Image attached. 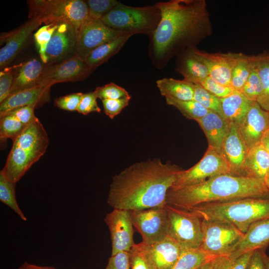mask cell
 Here are the masks:
<instances>
[{"instance_id":"ba28073f","label":"cell","mask_w":269,"mask_h":269,"mask_svg":"<svg viewBox=\"0 0 269 269\" xmlns=\"http://www.w3.org/2000/svg\"><path fill=\"white\" fill-rule=\"evenodd\" d=\"M221 174L233 175L231 167L221 151L208 146L202 158L196 164L177 172L171 187L181 188L197 184Z\"/></svg>"},{"instance_id":"b9f144b4","label":"cell","mask_w":269,"mask_h":269,"mask_svg":"<svg viewBox=\"0 0 269 269\" xmlns=\"http://www.w3.org/2000/svg\"><path fill=\"white\" fill-rule=\"evenodd\" d=\"M199 85L219 98L227 97L235 90L232 86L220 84L209 76Z\"/></svg>"},{"instance_id":"1f68e13d","label":"cell","mask_w":269,"mask_h":269,"mask_svg":"<svg viewBox=\"0 0 269 269\" xmlns=\"http://www.w3.org/2000/svg\"><path fill=\"white\" fill-rule=\"evenodd\" d=\"M166 103L177 109L185 118L195 121L205 116L210 111L196 101L180 100L165 97Z\"/></svg>"},{"instance_id":"e0dca14e","label":"cell","mask_w":269,"mask_h":269,"mask_svg":"<svg viewBox=\"0 0 269 269\" xmlns=\"http://www.w3.org/2000/svg\"><path fill=\"white\" fill-rule=\"evenodd\" d=\"M42 23L39 20L29 19L17 29L5 34H1L2 36H0V43H5L4 45L0 49L1 70L13 61L24 46L32 32Z\"/></svg>"},{"instance_id":"f6af8a7d","label":"cell","mask_w":269,"mask_h":269,"mask_svg":"<svg viewBox=\"0 0 269 269\" xmlns=\"http://www.w3.org/2000/svg\"><path fill=\"white\" fill-rule=\"evenodd\" d=\"M131 99H106L102 100L105 114L113 119L127 107Z\"/></svg>"},{"instance_id":"7402d4cb","label":"cell","mask_w":269,"mask_h":269,"mask_svg":"<svg viewBox=\"0 0 269 269\" xmlns=\"http://www.w3.org/2000/svg\"><path fill=\"white\" fill-rule=\"evenodd\" d=\"M269 245V219L251 225L228 256L236 258L248 252L266 249Z\"/></svg>"},{"instance_id":"d6986e66","label":"cell","mask_w":269,"mask_h":269,"mask_svg":"<svg viewBox=\"0 0 269 269\" xmlns=\"http://www.w3.org/2000/svg\"><path fill=\"white\" fill-rule=\"evenodd\" d=\"M194 51L207 66L210 77L220 84L232 86V72L240 53H208L196 47L194 48Z\"/></svg>"},{"instance_id":"ffe728a7","label":"cell","mask_w":269,"mask_h":269,"mask_svg":"<svg viewBox=\"0 0 269 269\" xmlns=\"http://www.w3.org/2000/svg\"><path fill=\"white\" fill-rule=\"evenodd\" d=\"M249 148L237 125L231 123L229 131L222 143L221 151L229 163L233 175L245 176L243 165Z\"/></svg>"},{"instance_id":"681fc988","label":"cell","mask_w":269,"mask_h":269,"mask_svg":"<svg viewBox=\"0 0 269 269\" xmlns=\"http://www.w3.org/2000/svg\"><path fill=\"white\" fill-rule=\"evenodd\" d=\"M129 253L131 269H150L143 258L138 244H134Z\"/></svg>"},{"instance_id":"e575fe53","label":"cell","mask_w":269,"mask_h":269,"mask_svg":"<svg viewBox=\"0 0 269 269\" xmlns=\"http://www.w3.org/2000/svg\"><path fill=\"white\" fill-rule=\"evenodd\" d=\"M253 253L248 252L236 258L217 256L210 263L213 269H247Z\"/></svg>"},{"instance_id":"4316f807","label":"cell","mask_w":269,"mask_h":269,"mask_svg":"<svg viewBox=\"0 0 269 269\" xmlns=\"http://www.w3.org/2000/svg\"><path fill=\"white\" fill-rule=\"evenodd\" d=\"M223 116L237 125L247 113L253 101L241 91L235 90L229 95L220 98Z\"/></svg>"},{"instance_id":"44dd1931","label":"cell","mask_w":269,"mask_h":269,"mask_svg":"<svg viewBox=\"0 0 269 269\" xmlns=\"http://www.w3.org/2000/svg\"><path fill=\"white\" fill-rule=\"evenodd\" d=\"M50 88L37 85L10 95L0 104V117L22 107L32 106L36 108L42 106L50 101Z\"/></svg>"},{"instance_id":"6f0895ef","label":"cell","mask_w":269,"mask_h":269,"mask_svg":"<svg viewBox=\"0 0 269 269\" xmlns=\"http://www.w3.org/2000/svg\"><path fill=\"white\" fill-rule=\"evenodd\" d=\"M25 269V267H24V264H23L21 267H20L18 269Z\"/></svg>"},{"instance_id":"7c38bea8","label":"cell","mask_w":269,"mask_h":269,"mask_svg":"<svg viewBox=\"0 0 269 269\" xmlns=\"http://www.w3.org/2000/svg\"><path fill=\"white\" fill-rule=\"evenodd\" d=\"M94 70L76 54L60 62L45 64L38 85L51 87L58 83L83 81Z\"/></svg>"},{"instance_id":"277c9868","label":"cell","mask_w":269,"mask_h":269,"mask_svg":"<svg viewBox=\"0 0 269 269\" xmlns=\"http://www.w3.org/2000/svg\"><path fill=\"white\" fill-rule=\"evenodd\" d=\"M187 210L201 220H218L231 224L245 234L254 223L269 219V194L202 203Z\"/></svg>"},{"instance_id":"484cf974","label":"cell","mask_w":269,"mask_h":269,"mask_svg":"<svg viewBox=\"0 0 269 269\" xmlns=\"http://www.w3.org/2000/svg\"><path fill=\"white\" fill-rule=\"evenodd\" d=\"M269 169V153L261 141L250 147L243 165L244 175L265 181Z\"/></svg>"},{"instance_id":"8d00e7d4","label":"cell","mask_w":269,"mask_h":269,"mask_svg":"<svg viewBox=\"0 0 269 269\" xmlns=\"http://www.w3.org/2000/svg\"><path fill=\"white\" fill-rule=\"evenodd\" d=\"M27 126L23 125L10 115H5L0 119V139L6 141L11 138L12 141L23 131Z\"/></svg>"},{"instance_id":"3957f363","label":"cell","mask_w":269,"mask_h":269,"mask_svg":"<svg viewBox=\"0 0 269 269\" xmlns=\"http://www.w3.org/2000/svg\"><path fill=\"white\" fill-rule=\"evenodd\" d=\"M269 194L265 181L247 176L221 174L200 183L181 188L170 187L166 203L188 209L194 206Z\"/></svg>"},{"instance_id":"83f0119b","label":"cell","mask_w":269,"mask_h":269,"mask_svg":"<svg viewBox=\"0 0 269 269\" xmlns=\"http://www.w3.org/2000/svg\"><path fill=\"white\" fill-rule=\"evenodd\" d=\"M132 35L122 34L117 38L104 43L93 50L84 58L85 62L95 70L118 53Z\"/></svg>"},{"instance_id":"f546056e","label":"cell","mask_w":269,"mask_h":269,"mask_svg":"<svg viewBox=\"0 0 269 269\" xmlns=\"http://www.w3.org/2000/svg\"><path fill=\"white\" fill-rule=\"evenodd\" d=\"M216 257L200 248H183L180 257L171 269H198Z\"/></svg>"},{"instance_id":"d6a6232c","label":"cell","mask_w":269,"mask_h":269,"mask_svg":"<svg viewBox=\"0 0 269 269\" xmlns=\"http://www.w3.org/2000/svg\"><path fill=\"white\" fill-rule=\"evenodd\" d=\"M15 184L0 171V201L11 208L22 220L26 221L27 218L20 209L16 199Z\"/></svg>"},{"instance_id":"7dc6e473","label":"cell","mask_w":269,"mask_h":269,"mask_svg":"<svg viewBox=\"0 0 269 269\" xmlns=\"http://www.w3.org/2000/svg\"><path fill=\"white\" fill-rule=\"evenodd\" d=\"M35 108L34 106H32L22 107L13 110L4 115H10L23 125L27 126L37 119L34 114V109Z\"/></svg>"},{"instance_id":"9c48e42d","label":"cell","mask_w":269,"mask_h":269,"mask_svg":"<svg viewBox=\"0 0 269 269\" xmlns=\"http://www.w3.org/2000/svg\"><path fill=\"white\" fill-rule=\"evenodd\" d=\"M167 235L183 248H200L202 240L201 219L192 211L166 204Z\"/></svg>"},{"instance_id":"bcb514c9","label":"cell","mask_w":269,"mask_h":269,"mask_svg":"<svg viewBox=\"0 0 269 269\" xmlns=\"http://www.w3.org/2000/svg\"><path fill=\"white\" fill-rule=\"evenodd\" d=\"M13 81L12 67H6L0 72V104L10 94Z\"/></svg>"},{"instance_id":"d590c367","label":"cell","mask_w":269,"mask_h":269,"mask_svg":"<svg viewBox=\"0 0 269 269\" xmlns=\"http://www.w3.org/2000/svg\"><path fill=\"white\" fill-rule=\"evenodd\" d=\"M58 24H45L38 29L34 33V39L38 51L40 60L45 64L47 63L46 52L52 35Z\"/></svg>"},{"instance_id":"74e56055","label":"cell","mask_w":269,"mask_h":269,"mask_svg":"<svg viewBox=\"0 0 269 269\" xmlns=\"http://www.w3.org/2000/svg\"><path fill=\"white\" fill-rule=\"evenodd\" d=\"M193 100L209 111L214 112L222 117L220 98L199 85H194Z\"/></svg>"},{"instance_id":"6da1fadb","label":"cell","mask_w":269,"mask_h":269,"mask_svg":"<svg viewBox=\"0 0 269 269\" xmlns=\"http://www.w3.org/2000/svg\"><path fill=\"white\" fill-rule=\"evenodd\" d=\"M160 20L149 37L148 55L153 66L164 68L175 56L212 34V25L205 0H171L155 3Z\"/></svg>"},{"instance_id":"5b68a950","label":"cell","mask_w":269,"mask_h":269,"mask_svg":"<svg viewBox=\"0 0 269 269\" xmlns=\"http://www.w3.org/2000/svg\"><path fill=\"white\" fill-rule=\"evenodd\" d=\"M48 144L46 131L37 118L27 125L13 140L12 147L1 171L16 183L45 153Z\"/></svg>"},{"instance_id":"db71d44e","label":"cell","mask_w":269,"mask_h":269,"mask_svg":"<svg viewBox=\"0 0 269 269\" xmlns=\"http://www.w3.org/2000/svg\"><path fill=\"white\" fill-rule=\"evenodd\" d=\"M264 259L266 269H269V257L266 254V253L265 254Z\"/></svg>"},{"instance_id":"f907efd6","label":"cell","mask_w":269,"mask_h":269,"mask_svg":"<svg viewBox=\"0 0 269 269\" xmlns=\"http://www.w3.org/2000/svg\"><path fill=\"white\" fill-rule=\"evenodd\" d=\"M266 249H257L253 251L247 269H266L264 256Z\"/></svg>"},{"instance_id":"30bf717a","label":"cell","mask_w":269,"mask_h":269,"mask_svg":"<svg viewBox=\"0 0 269 269\" xmlns=\"http://www.w3.org/2000/svg\"><path fill=\"white\" fill-rule=\"evenodd\" d=\"M202 240L200 248L216 256H229L244 234L229 223L201 220Z\"/></svg>"},{"instance_id":"cb8c5ba5","label":"cell","mask_w":269,"mask_h":269,"mask_svg":"<svg viewBox=\"0 0 269 269\" xmlns=\"http://www.w3.org/2000/svg\"><path fill=\"white\" fill-rule=\"evenodd\" d=\"M45 64L37 59H32L13 68V81L10 94L38 85Z\"/></svg>"},{"instance_id":"ac0fdd59","label":"cell","mask_w":269,"mask_h":269,"mask_svg":"<svg viewBox=\"0 0 269 269\" xmlns=\"http://www.w3.org/2000/svg\"><path fill=\"white\" fill-rule=\"evenodd\" d=\"M239 131L249 146L260 142L269 129V111L253 102L246 115L237 125Z\"/></svg>"},{"instance_id":"836d02e7","label":"cell","mask_w":269,"mask_h":269,"mask_svg":"<svg viewBox=\"0 0 269 269\" xmlns=\"http://www.w3.org/2000/svg\"><path fill=\"white\" fill-rule=\"evenodd\" d=\"M253 55L240 53L239 59L231 74V85L235 90L241 91L251 72Z\"/></svg>"},{"instance_id":"f5cc1de1","label":"cell","mask_w":269,"mask_h":269,"mask_svg":"<svg viewBox=\"0 0 269 269\" xmlns=\"http://www.w3.org/2000/svg\"><path fill=\"white\" fill-rule=\"evenodd\" d=\"M25 269H56L52 267L39 266L35 265L28 264L26 262L24 264Z\"/></svg>"},{"instance_id":"7bdbcfd3","label":"cell","mask_w":269,"mask_h":269,"mask_svg":"<svg viewBox=\"0 0 269 269\" xmlns=\"http://www.w3.org/2000/svg\"><path fill=\"white\" fill-rule=\"evenodd\" d=\"M83 94L74 93L59 97L54 100V106L65 111H77Z\"/></svg>"},{"instance_id":"ee69618b","label":"cell","mask_w":269,"mask_h":269,"mask_svg":"<svg viewBox=\"0 0 269 269\" xmlns=\"http://www.w3.org/2000/svg\"><path fill=\"white\" fill-rule=\"evenodd\" d=\"M97 98L95 91L83 94L77 111L83 115L93 112L100 113L101 110L98 105Z\"/></svg>"},{"instance_id":"5bb4252c","label":"cell","mask_w":269,"mask_h":269,"mask_svg":"<svg viewBox=\"0 0 269 269\" xmlns=\"http://www.w3.org/2000/svg\"><path fill=\"white\" fill-rule=\"evenodd\" d=\"M104 221L110 233L111 256L121 252H129L134 244L131 211L114 209L106 215Z\"/></svg>"},{"instance_id":"9f6ffc18","label":"cell","mask_w":269,"mask_h":269,"mask_svg":"<svg viewBox=\"0 0 269 269\" xmlns=\"http://www.w3.org/2000/svg\"><path fill=\"white\" fill-rule=\"evenodd\" d=\"M198 269H213L212 266L211 265V263L210 262L206 264L204 266H202L201 267H200Z\"/></svg>"},{"instance_id":"11a10c76","label":"cell","mask_w":269,"mask_h":269,"mask_svg":"<svg viewBox=\"0 0 269 269\" xmlns=\"http://www.w3.org/2000/svg\"><path fill=\"white\" fill-rule=\"evenodd\" d=\"M265 184L268 188V189L269 190V169L267 173L266 178L265 179Z\"/></svg>"},{"instance_id":"60d3db41","label":"cell","mask_w":269,"mask_h":269,"mask_svg":"<svg viewBox=\"0 0 269 269\" xmlns=\"http://www.w3.org/2000/svg\"><path fill=\"white\" fill-rule=\"evenodd\" d=\"M95 92L101 101L106 99H131V96L124 88L111 82L102 86L97 87Z\"/></svg>"},{"instance_id":"4fadbf2b","label":"cell","mask_w":269,"mask_h":269,"mask_svg":"<svg viewBox=\"0 0 269 269\" xmlns=\"http://www.w3.org/2000/svg\"><path fill=\"white\" fill-rule=\"evenodd\" d=\"M124 34L108 27L101 19L89 17L78 30L76 53L84 59L95 48Z\"/></svg>"},{"instance_id":"9a60e30c","label":"cell","mask_w":269,"mask_h":269,"mask_svg":"<svg viewBox=\"0 0 269 269\" xmlns=\"http://www.w3.org/2000/svg\"><path fill=\"white\" fill-rule=\"evenodd\" d=\"M143 258L150 269H171L180 257L183 247L168 235L150 244L138 243Z\"/></svg>"},{"instance_id":"c3c4849f","label":"cell","mask_w":269,"mask_h":269,"mask_svg":"<svg viewBox=\"0 0 269 269\" xmlns=\"http://www.w3.org/2000/svg\"><path fill=\"white\" fill-rule=\"evenodd\" d=\"M106 269H131L129 252H121L111 256Z\"/></svg>"},{"instance_id":"816d5d0a","label":"cell","mask_w":269,"mask_h":269,"mask_svg":"<svg viewBox=\"0 0 269 269\" xmlns=\"http://www.w3.org/2000/svg\"><path fill=\"white\" fill-rule=\"evenodd\" d=\"M261 141L269 153V129L264 133Z\"/></svg>"},{"instance_id":"ab89813d","label":"cell","mask_w":269,"mask_h":269,"mask_svg":"<svg viewBox=\"0 0 269 269\" xmlns=\"http://www.w3.org/2000/svg\"><path fill=\"white\" fill-rule=\"evenodd\" d=\"M88 8L89 17L101 19L119 3L116 0H85Z\"/></svg>"},{"instance_id":"4dcf8cb0","label":"cell","mask_w":269,"mask_h":269,"mask_svg":"<svg viewBox=\"0 0 269 269\" xmlns=\"http://www.w3.org/2000/svg\"><path fill=\"white\" fill-rule=\"evenodd\" d=\"M254 58L262 85V92L257 102L269 111V53L254 55Z\"/></svg>"},{"instance_id":"f35d334b","label":"cell","mask_w":269,"mask_h":269,"mask_svg":"<svg viewBox=\"0 0 269 269\" xmlns=\"http://www.w3.org/2000/svg\"><path fill=\"white\" fill-rule=\"evenodd\" d=\"M241 92L253 102H257L261 94L262 85L255 62L254 55L251 72Z\"/></svg>"},{"instance_id":"52a82bcc","label":"cell","mask_w":269,"mask_h":269,"mask_svg":"<svg viewBox=\"0 0 269 269\" xmlns=\"http://www.w3.org/2000/svg\"><path fill=\"white\" fill-rule=\"evenodd\" d=\"M28 17L45 24L68 23L78 29L89 18L85 0H30L27 1Z\"/></svg>"},{"instance_id":"8fae6325","label":"cell","mask_w":269,"mask_h":269,"mask_svg":"<svg viewBox=\"0 0 269 269\" xmlns=\"http://www.w3.org/2000/svg\"><path fill=\"white\" fill-rule=\"evenodd\" d=\"M165 205L131 211L133 226L140 234L143 243L152 244L167 237V214Z\"/></svg>"},{"instance_id":"d4e9b609","label":"cell","mask_w":269,"mask_h":269,"mask_svg":"<svg viewBox=\"0 0 269 269\" xmlns=\"http://www.w3.org/2000/svg\"><path fill=\"white\" fill-rule=\"evenodd\" d=\"M196 122L204 132L208 146L221 151L222 143L229 131L231 123L217 113L211 111Z\"/></svg>"},{"instance_id":"f1b7e54d","label":"cell","mask_w":269,"mask_h":269,"mask_svg":"<svg viewBox=\"0 0 269 269\" xmlns=\"http://www.w3.org/2000/svg\"><path fill=\"white\" fill-rule=\"evenodd\" d=\"M161 95L180 100H192L194 96V84L186 81L172 78H163L156 82Z\"/></svg>"},{"instance_id":"2e32d148","label":"cell","mask_w":269,"mask_h":269,"mask_svg":"<svg viewBox=\"0 0 269 269\" xmlns=\"http://www.w3.org/2000/svg\"><path fill=\"white\" fill-rule=\"evenodd\" d=\"M78 30L71 24L58 23L47 48L46 65L60 62L76 54Z\"/></svg>"},{"instance_id":"8992f818","label":"cell","mask_w":269,"mask_h":269,"mask_svg":"<svg viewBox=\"0 0 269 269\" xmlns=\"http://www.w3.org/2000/svg\"><path fill=\"white\" fill-rule=\"evenodd\" d=\"M160 18V10L155 4L136 7L120 2L101 19L114 30L132 35L145 34L149 37Z\"/></svg>"},{"instance_id":"603a6c76","label":"cell","mask_w":269,"mask_h":269,"mask_svg":"<svg viewBox=\"0 0 269 269\" xmlns=\"http://www.w3.org/2000/svg\"><path fill=\"white\" fill-rule=\"evenodd\" d=\"M194 48L184 50L176 56L175 70L183 76L184 80L199 85L209 76V71L207 66L194 52Z\"/></svg>"},{"instance_id":"7a4b0ae2","label":"cell","mask_w":269,"mask_h":269,"mask_svg":"<svg viewBox=\"0 0 269 269\" xmlns=\"http://www.w3.org/2000/svg\"><path fill=\"white\" fill-rule=\"evenodd\" d=\"M180 170L159 158L136 162L113 177L107 203L131 211L165 205L167 191Z\"/></svg>"}]
</instances>
